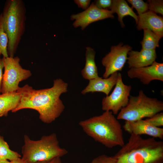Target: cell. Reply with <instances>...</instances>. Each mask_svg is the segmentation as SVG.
Instances as JSON below:
<instances>
[{"label": "cell", "instance_id": "obj_6", "mask_svg": "<svg viewBox=\"0 0 163 163\" xmlns=\"http://www.w3.org/2000/svg\"><path fill=\"white\" fill-rule=\"evenodd\" d=\"M163 110V102L148 97L142 90L137 96L130 95L127 105L118 113L117 119L132 121L149 118Z\"/></svg>", "mask_w": 163, "mask_h": 163}, {"label": "cell", "instance_id": "obj_28", "mask_svg": "<svg viewBox=\"0 0 163 163\" xmlns=\"http://www.w3.org/2000/svg\"><path fill=\"white\" fill-rule=\"evenodd\" d=\"M36 163H61V161L60 157H57L50 161L38 162Z\"/></svg>", "mask_w": 163, "mask_h": 163}, {"label": "cell", "instance_id": "obj_11", "mask_svg": "<svg viewBox=\"0 0 163 163\" xmlns=\"http://www.w3.org/2000/svg\"><path fill=\"white\" fill-rule=\"evenodd\" d=\"M127 73L130 78H137L144 85H148L154 80L163 82V63L155 61L148 66L130 68Z\"/></svg>", "mask_w": 163, "mask_h": 163}, {"label": "cell", "instance_id": "obj_20", "mask_svg": "<svg viewBox=\"0 0 163 163\" xmlns=\"http://www.w3.org/2000/svg\"><path fill=\"white\" fill-rule=\"evenodd\" d=\"M8 42V36L4 29L2 15L0 14V50L3 57H8L7 48Z\"/></svg>", "mask_w": 163, "mask_h": 163}, {"label": "cell", "instance_id": "obj_24", "mask_svg": "<svg viewBox=\"0 0 163 163\" xmlns=\"http://www.w3.org/2000/svg\"><path fill=\"white\" fill-rule=\"evenodd\" d=\"M91 163H117V160L113 156L103 154L94 158Z\"/></svg>", "mask_w": 163, "mask_h": 163}, {"label": "cell", "instance_id": "obj_2", "mask_svg": "<svg viewBox=\"0 0 163 163\" xmlns=\"http://www.w3.org/2000/svg\"><path fill=\"white\" fill-rule=\"evenodd\" d=\"M113 156L117 163H163V142L131 134Z\"/></svg>", "mask_w": 163, "mask_h": 163}, {"label": "cell", "instance_id": "obj_13", "mask_svg": "<svg viewBox=\"0 0 163 163\" xmlns=\"http://www.w3.org/2000/svg\"><path fill=\"white\" fill-rule=\"evenodd\" d=\"M136 24L138 30L147 29L161 38L163 36V18L155 13L150 11L138 15Z\"/></svg>", "mask_w": 163, "mask_h": 163}, {"label": "cell", "instance_id": "obj_25", "mask_svg": "<svg viewBox=\"0 0 163 163\" xmlns=\"http://www.w3.org/2000/svg\"><path fill=\"white\" fill-rule=\"evenodd\" d=\"M112 2V0H96L94 3L98 8L102 9H110Z\"/></svg>", "mask_w": 163, "mask_h": 163}, {"label": "cell", "instance_id": "obj_22", "mask_svg": "<svg viewBox=\"0 0 163 163\" xmlns=\"http://www.w3.org/2000/svg\"><path fill=\"white\" fill-rule=\"evenodd\" d=\"M132 7L136 10L138 15L148 11V6L147 3L142 0H127Z\"/></svg>", "mask_w": 163, "mask_h": 163}, {"label": "cell", "instance_id": "obj_15", "mask_svg": "<svg viewBox=\"0 0 163 163\" xmlns=\"http://www.w3.org/2000/svg\"><path fill=\"white\" fill-rule=\"evenodd\" d=\"M127 55V63L130 69L150 66L157 57L155 50L142 49L140 51L131 50L128 52Z\"/></svg>", "mask_w": 163, "mask_h": 163}, {"label": "cell", "instance_id": "obj_12", "mask_svg": "<svg viewBox=\"0 0 163 163\" xmlns=\"http://www.w3.org/2000/svg\"><path fill=\"white\" fill-rule=\"evenodd\" d=\"M123 127L124 130L130 134L145 135L161 139L163 138V128L155 127L145 120L125 121Z\"/></svg>", "mask_w": 163, "mask_h": 163}, {"label": "cell", "instance_id": "obj_16", "mask_svg": "<svg viewBox=\"0 0 163 163\" xmlns=\"http://www.w3.org/2000/svg\"><path fill=\"white\" fill-rule=\"evenodd\" d=\"M86 49L85 63L81 71V74L84 79L90 80L99 76L95 61L96 52L93 48L89 46L86 47Z\"/></svg>", "mask_w": 163, "mask_h": 163}, {"label": "cell", "instance_id": "obj_7", "mask_svg": "<svg viewBox=\"0 0 163 163\" xmlns=\"http://www.w3.org/2000/svg\"><path fill=\"white\" fill-rule=\"evenodd\" d=\"M4 73L1 86V94L16 92L19 83L32 75L31 71L23 68L20 64L18 56L2 58Z\"/></svg>", "mask_w": 163, "mask_h": 163}, {"label": "cell", "instance_id": "obj_17", "mask_svg": "<svg viewBox=\"0 0 163 163\" xmlns=\"http://www.w3.org/2000/svg\"><path fill=\"white\" fill-rule=\"evenodd\" d=\"M110 9L113 14L114 13L117 14L118 21L122 27L125 26L123 19L126 16L129 15L135 19L136 24L137 22L138 15L124 0H112Z\"/></svg>", "mask_w": 163, "mask_h": 163}, {"label": "cell", "instance_id": "obj_8", "mask_svg": "<svg viewBox=\"0 0 163 163\" xmlns=\"http://www.w3.org/2000/svg\"><path fill=\"white\" fill-rule=\"evenodd\" d=\"M111 93L103 98L102 109L111 111L116 115L128 104L131 90V86L125 84L123 82L121 74L118 72L117 81Z\"/></svg>", "mask_w": 163, "mask_h": 163}, {"label": "cell", "instance_id": "obj_3", "mask_svg": "<svg viewBox=\"0 0 163 163\" xmlns=\"http://www.w3.org/2000/svg\"><path fill=\"white\" fill-rule=\"evenodd\" d=\"M78 124L88 135L107 148L122 147L125 144L121 125L111 111H104Z\"/></svg>", "mask_w": 163, "mask_h": 163}, {"label": "cell", "instance_id": "obj_23", "mask_svg": "<svg viewBox=\"0 0 163 163\" xmlns=\"http://www.w3.org/2000/svg\"><path fill=\"white\" fill-rule=\"evenodd\" d=\"M145 120L152 126L160 127L163 126V113L161 112L158 113Z\"/></svg>", "mask_w": 163, "mask_h": 163}, {"label": "cell", "instance_id": "obj_5", "mask_svg": "<svg viewBox=\"0 0 163 163\" xmlns=\"http://www.w3.org/2000/svg\"><path fill=\"white\" fill-rule=\"evenodd\" d=\"M24 139L21 159L25 163L49 161L57 157L61 158L68 152L66 149L60 146L55 133L44 136L37 141L32 140L25 135Z\"/></svg>", "mask_w": 163, "mask_h": 163}, {"label": "cell", "instance_id": "obj_9", "mask_svg": "<svg viewBox=\"0 0 163 163\" xmlns=\"http://www.w3.org/2000/svg\"><path fill=\"white\" fill-rule=\"evenodd\" d=\"M132 49L130 46L124 45L121 42L111 47L110 52L101 61L105 68L103 75L104 78H107L112 74L122 70L127 59L128 53Z\"/></svg>", "mask_w": 163, "mask_h": 163}, {"label": "cell", "instance_id": "obj_27", "mask_svg": "<svg viewBox=\"0 0 163 163\" xmlns=\"http://www.w3.org/2000/svg\"><path fill=\"white\" fill-rule=\"evenodd\" d=\"M4 68L2 58L0 59V94L1 93V86L3 78V69Z\"/></svg>", "mask_w": 163, "mask_h": 163}, {"label": "cell", "instance_id": "obj_32", "mask_svg": "<svg viewBox=\"0 0 163 163\" xmlns=\"http://www.w3.org/2000/svg\"><path fill=\"white\" fill-rule=\"evenodd\" d=\"M1 160H0V161Z\"/></svg>", "mask_w": 163, "mask_h": 163}, {"label": "cell", "instance_id": "obj_30", "mask_svg": "<svg viewBox=\"0 0 163 163\" xmlns=\"http://www.w3.org/2000/svg\"><path fill=\"white\" fill-rule=\"evenodd\" d=\"M0 163H10V162L7 160H2L0 161Z\"/></svg>", "mask_w": 163, "mask_h": 163}, {"label": "cell", "instance_id": "obj_18", "mask_svg": "<svg viewBox=\"0 0 163 163\" xmlns=\"http://www.w3.org/2000/svg\"><path fill=\"white\" fill-rule=\"evenodd\" d=\"M144 30V36L140 42L142 49L153 50L159 47V41L161 38L147 29Z\"/></svg>", "mask_w": 163, "mask_h": 163}, {"label": "cell", "instance_id": "obj_10", "mask_svg": "<svg viewBox=\"0 0 163 163\" xmlns=\"http://www.w3.org/2000/svg\"><path fill=\"white\" fill-rule=\"evenodd\" d=\"M114 16L111 11L100 9L92 2L89 7L84 11L70 16L71 19L74 20L72 25L75 28L79 27L82 30L90 24L106 18H113Z\"/></svg>", "mask_w": 163, "mask_h": 163}, {"label": "cell", "instance_id": "obj_29", "mask_svg": "<svg viewBox=\"0 0 163 163\" xmlns=\"http://www.w3.org/2000/svg\"><path fill=\"white\" fill-rule=\"evenodd\" d=\"M10 163H25L20 158H19L10 162Z\"/></svg>", "mask_w": 163, "mask_h": 163}, {"label": "cell", "instance_id": "obj_1", "mask_svg": "<svg viewBox=\"0 0 163 163\" xmlns=\"http://www.w3.org/2000/svg\"><path fill=\"white\" fill-rule=\"evenodd\" d=\"M68 84L61 78L53 80V86L49 88L34 89L28 84L19 87L17 91L20 95L19 102L11 112L15 113L24 109L37 110L43 123H50L64 111L65 106L60 98L68 91Z\"/></svg>", "mask_w": 163, "mask_h": 163}, {"label": "cell", "instance_id": "obj_21", "mask_svg": "<svg viewBox=\"0 0 163 163\" xmlns=\"http://www.w3.org/2000/svg\"><path fill=\"white\" fill-rule=\"evenodd\" d=\"M148 10L155 13L163 15V1L162 0H148Z\"/></svg>", "mask_w": 163, "mask_h": 163}, {"label": "cell", "instance_id": "obj_14", "mask_svg": "<svg viewBox=\"0 0 163 163\" xmlns=\"http://www.w3.org/2000/svg\"><path fill=\"white\" fill-rule=\"evenodd\" d=\"M118 72L111 74L108 78H98L89 80L87 86L81 91V93L85 95L89 92H101L107 96L117 83Z\"/></svg>", "mask_w": 163, "mask_h": 163}, {"label": "cell", "instance_id": "obj_4", "mask_svg": "<svg viewBox=\"0 0 163 163\" xmlns=\"http://www.w3.org/2000/svg\"><path fill=\"white\" fill-rule=\"evenodd\" d=\"M26 9L22 0L6 1L1 13L4 29L8 40V56L14 57L25 29Z\"/></svg>", "mask_w": 163, "mask_h": 163}, {"label": "cell", "instance_id": "obj_19", "mask_svg": "<svg viewBox=\"0 0 163 163\" xmlns=\"http://www.w3.org/2000/svg\"><path fill=\"white\" fill-rule=\"evenodd\" d=\"M21 157V155L17 152L10 149L4 137L0 136V160H8L11 161Z\"/></svg>", "mask_w": 163, "mask_h": 163}, {"label": "cell", "instance_id": "obj_26", "mask_svg": "<svg viewBox=\"0 0 163 163\" xmlns=\"http://www.w3.org/2000/svg\"><path fill=\"white\" fill-rule=\"evenodd\" d=\"M91 1L90 0H75L74 2L79 8L85 10L89 6Z\"/></svg>", "mask_w": 163, "mask_h": 163}, {"label": "cell", "instance_id": "obj_31", "mask_svg": "<svg viewBox=\"0 0 163 163\" xmlns=\"http://www.w3.org/2000/svg\"><path fill=\"white\" fill-rule=\"evenodd\" d=\"M1 51L0 50V55H1ZM0 59L1 58H0Z\"/></svg>", "mask_w": 163, "mask_h": 163}]
</instances>
